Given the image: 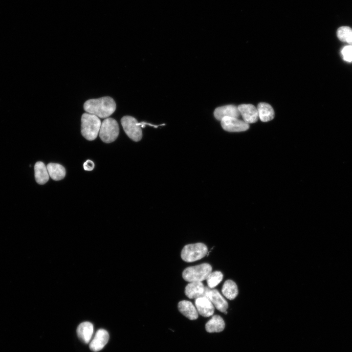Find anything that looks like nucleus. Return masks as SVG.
<instances>
[{
    "label": "nucleus",
    "instance_id": "nucleus-1",
    "mask_svg": "<svg viewBox=\"0 0 352 352\" xmlns=\"http://www.w3.org/2000/svg\"><path fill=\"white\" fill-rule=\"evenodd\" d=\"M84 109L88 113L101 118H106L115 110L116 103L110 97L106 96L87 100L84 104Z\"/></svg>",
    "mask_w": 352,
    "mask_h": 352
},
{
    "label": "nucleus",
    "instance_id": "nucleus-2",
    "mask_svg": "<svg viewBox=\"0 0 352 352\" xmlns=\"http://www.w3.org/2000/svg\"><path fill=\"white\" fill-rule=\"evenodd\" d=\"M101 122L99 117L89 113L81 117V134L87 140H94L99 132Z\"/></svg>",
    "mask_w": 352,
    "mask_h": 352
},
{
    "label": "nucleus",
    "instance_id": "nucleus-3",
    "mask_svg": "<svg viewBox=\"0 0 352 352\" xmlns=\"http://www.w3.org/2000/svg\"><path fill=\"white\" fill-rule=\"evenodd\" d=\"M212 270L211 265L208 263L189 266L183 270L182 277L189 282H201L206 280Z\"/></svg>",
    "mask_w": 352,
    "mask_h": 352
},
{
    "label": "nucleus",
    "instance_id": "nucleus-4",
    "mask_svg": "<svg viewBox=\"0 0 352 352\" xmlns=\"http://www.w3.org/2000/svg\"><path fill=\"white\" fill-rule=\"evenodd\" d=\"M208 252L207 246L201 242L185 245L181 252V259L186 262L191 263L204 257Z\"/></svg>",
    "mask_w": 352,
    "mask_h": 352
},
{
    "label": "nucleus",
    "instance_id": "nucleus-5",
    "mask_svg": "<svg viewBox=\"0 0 352 352\" xmlns=\"http://www.w3.org/2000/svg\"><path fill=\"white\" fill-rule=\"evenodd\" d=\"M119 128L117 122L112 118H106L101 123L99 136L106 143L113 142L117 138Z\"/></svg>",
    "mask_w": 352,
    "mask_h": 352
},
{
    "label": "nucleus",
    "instance_id": "nucleus-6",
    "mask_svg": "<svg viewBox=\"0 0 352 352\" xmlns=\"http://www.w3.org/2000/svg\"><path fill=\"white\" fill-rule=\"evenodd\" d=\"M121 123L126 134L134 141H139L142 137V132L140 123L133 117L123 116Z\"/></svg>",
    "mask_w": 352,
    "mask_h": 352
},
{
    "label": "nucleus",
    "instance_id": "nucleus-7",
    "mask_svg": "<svg viewBox=\"0 0 352 352\" xmlns=\"http://www.w3.org/2000/svg\"><path fill=\"white\" fill-rule=\"evenodd\" d=\"M212 302L214 306L219 311L225 314L227 313L228 303L221 296L218 290L205 286L203 296Z\"/></svg>",
    "mask_w": 352,
    "mask_h": 352
},
{
    "label": "nucleus",
    "instance_id": "nucleus-8",
    "mask_svg": "<svg viewBox=\"0 0 352 352\" xmlns=\"http://www.w3.org/2000/svg\"><path fill=\"white\" fill-rule=\"evenodd\" d=\"M221 125L223 129L230 132H239L246 131L249 128L248 123L238 119V118L225 117L221 120Z\"/></svg>",
    "mask_w": 352,
    "mask_h": 352
},
{
    "label": "nucleus",
    "instance_id": "nucleus-9",
    "mask_svg": "<svg viewBox=\"0 0 352 352\" xmlns=\"http://www.w3.org/2000/svg\"><path fill=\"white\" fill-rule=\"evenodd\" d=\"M238 109L243 121L248 123H253L258 120L259 114L257 109L251 104L239 105Z\"/></svg>",
    "mask_w": 352,
    "mask_h": 352
},
{
    "label": "nucleus",
    "instance_id": "nucleus-10",
    "mask_svg": "<svg viewBox=\"0 0 352 352\" xmlns=\"http://www.w3.org/2000/svg\"><path fill=\"white\" fill-rule=\"evenodd\" d=\"M195 305L198 313L204 317L213 315L215 308L212 302L205 296L198 297L195 300Z\"/></svg>",
    "mask_w": 352,
    "mask_h": 352
},
{
    "label": "nucleus",
    "instance_id": "nucleus-11",
    "mask_svg": "<svg viewBox=\"0 0 352 352\" xmlns=\"http://www.w3.org/2000/svg\"><path fill=\"white\" fill-rule=\"evenodd\" d=\"M109 339V335L108 331L104 329H99L90 342L89 348L93 352L99 351L107 344Z\"/></svg>",
    "mask_w": 352,
    "mask_h": 352
},
{
    "label": "nucleus",
    "instance_id": "nucleus-12",
    "mask_svg": "<svg viewBox=\"0 0 352 352\" xmlns=\"http://www.w3.org/2000/svg\"><path fill=\"white\" fill-rule=\"evenodd\" d=\"M214 115L216 119L220 121L225 117L238 118L241 114L238 107L229 105L217 108Z\"/></svg>",
    "mask_w": 352,
    "mask_h": 352
},
{
    "label": "nucleus",
    "instance_id": "nucleus-13",
    "mask_svg": "<svg viewBox=\"0 0 352 352\" xmlns=\"http://www.w3.org/2000/svg\"><path fill=\"white\" fill-rule=\"evenodd\" d=\"M205 286L201 282H190L185 288V294L189 299L203 297Z\"/></svg>",
    "mask_w": 352,
    "mask_h": 352
},
{
    "label": "nucleus",
    "instance_id": "nucleus-14",
    "mask_svg": "<svg viewBox=\"0 0 352 352\" xmlns=\"http://www.w3.org/2000/svg\"><path fill=\"white\" fill-rule=\"evenodd\" d=\"M177 308L179 312L188 319L194 320L198 318L197 309L191 302L181 301L178 303Z\"/></svg>",
    "mask_w": 352,
    "mask_h": 352
},
{
    "label": "nucleus",
    "instance_id": "nucleus-15",
    "mask_svg": "<svg viewBox=\"0 0 352 352\" xmlns=\"http://www.w3.org/2000/svg\"><path fill=\"white\" fill-rule=\"evenodd\" d=\"M93 333V326L89 322L81 323L77 329V333L79 339L84 343H88Z\"/></svg>",
    "mask_w": 352,
    "mask_h": 352
},
{
    "label": "nucleus",
    "instance_id": "nucleus-16",
    "mask_svg": "<svg viewBox=\"0 0 352 352\" xmlns=\"http://www.w3.org/2000/svg\"><path fill=\"white\" fill-rule=\"evenodd\" d=\"M225 326L222 318L218 315H215L206 323L205 330L209 333L220 332L224 330Z\"/></svg>",
    "mask_w": 352,
    "mask_h": 352
},
{
    "label": "nucleus",
    "instance_id": "nucleus-17",
    "mask_svg": "<svg viewBox=\"0 0 352 352\" xmlns=\"http://www.w3.org/2000/svg\"><path fill=\"white\" fill-rule=\"evenodd\" d=\"M35 178L39 184H44L49 180V175L46 167L41 161L37 162L34 165Z\"/></svg>",
    "mask_w": 352,
    "mask_h": 352
},
{
    "label": "nucleus",
    "instance_id": "nucleus-18",
    "mask_svg": "<svg viewBox=\"0 0 352 352\" xmlns=\"http://www.w3.org/2000/svg\"><path fill=\"white\" fill-rule=\"evenodd\" d=\"M259 117L263 122L272 120L274 117V111L272 107L266 103H260L257 106Z\"/></svg>",
    "mask_w": 352,
    "mask_h": 352
},
{
    "label": "nucleus",
    "instance_id": "nucleus-19",
    "mask_svg": "<svg viewBox=\"0 0 352 352\" xmlns=\"http://www.w3.org/2000/svg\"><path fill=\"white\" fill-rule=\"evenodd\" d=\"M49 176L54 180L63 179L66 176V170L61 164L49 163L46 166Z\"/></svg>",
    "mask_w": 352,
    "mask_h": 352
},
{
    "label": "nucleus",
    "instance_id": "nucleus-20",
    "mask_svg": "<svg viewBox=\"0 0 352 352\" xmlns=\"http://www.w3.org/2000/svg\"><path fill=\"white\" fill-rule=\"evenodd\" d=\"M222 293L227 299L233 300L238 294V288L236 284L232 280H226L222 287Z\"/></svg>",
    "mask_w": 352,
    "mask_h": 352
},
{
    "label": "nucleus",
    "instance_id": "nucleus-21",
    "mask_svg": "<svg viewBox=\"0 0 352 352\" xmlns=\"http://www.w3.org/2000/svg\"><path fill=\"white\" fill-rule=\"evenodd\" d=\"M223 279L222 273L219 271L211 272L207 278L206 282L208 287L212 288L216 286Z\"/></svg>",
    "mask_w": 352,
    "mask_h": 352
},
{
    "label": "nucleus",
    "instance_id": "nucleus-22",
    "mask_svg": "<svg viewBox=\"0 0 352 352\" xmlns=\"http://www.w3.org/2000/svg\"><path fill=\"white\" fill-rule=\"evenodd\" d=\"M337 36L341 41L348 43L352 38V29L349 26H341L337 29Z\"/></svg>",
    "mask_w": 352,
    "mask_h": 352
},
{
    "label": "nucleus",
    "instance_id": "nucleus-23",
    "mask_svg": "<svg viewBox=\"0 0 352 352\" xmlns=\"http://www.w3.org/2000/svg\"><path fill=\"white\" fill-rule=\"evenodd\" d=\"M343 59L348 62H352V45L344 46L341 50Z\"/></svg>",
    "mask_w": 352,
    "mask_h": 352
},
{
    "label": "nucleus",
    "instance_id": "nucleus-24",
    "mask_svg": "<svg viewBox=\"0 0 352 352\" xmlns=\"http://www.w3.org/2000/svg\"><path fill=\"white\" fill-rule=\"evenodd\" d=\"M84 169L86 171H91L94 168V162L90 160H87L83 164Z\"/></svg>",
    "mask_w": 352,
    "mask_h": 352
},
{
    "label": "nucleus",
    "instance_id": "nucleus-25",
    "mask_svg": "<svg viewBox=\"0 0 352 352\" xmlns=\"http://www.w3.org/2000/svg\"><path fill=\"white\" fill-rule=\"evenodd\" d=\"M348 43L350 45H352V38L351 39V40Z\"/></svg>",
    "mask_w": 352,
    "mask_h": 352
}]
</instances>
